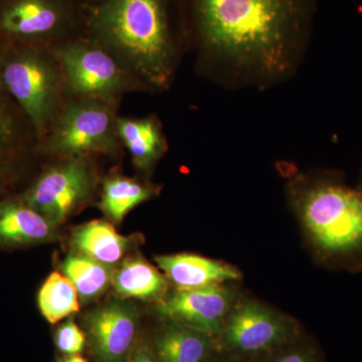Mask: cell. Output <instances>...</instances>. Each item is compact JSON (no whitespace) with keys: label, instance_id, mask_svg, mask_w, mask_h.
<instances>
[{"label":"cell","instance_id":"6da1fadb","mask_svg":"<svg viewBox=\"0 0 362 362\" xmlns=\"http://www.w3.org/2000/svg\"><path fill=\"white\" fill-rule=\"evenodd\" d=\"M199 75L226 89L265 90L303 63L316 0H178Z\"/></svg>","mask_w":362,"mask_h":362},{"label":"cell","instance_id":"7a4b0ae2","mask_svg":"<svg viewBox=\"0 0 362 362\" xmlns=\"http://www.w3.org/2000/svg\"><path fill=\"white\" fill-rule=\"evenodd\" d=\"M84 35L147 93L170 89L188 52L178 0H95L86 11Z\"/></svg>","mask_w":362,"mask_h":362},{"label":"cell","instance_id":"3957f363","mask_svg":"<svg viewBox=\"0 0 362 362\" xmlns=\"http://www.w3.org/2000/svg\"><path fill=\"white\" fill-rule=\"evenodd\" d=\"M293 204L317 249L331 258L362 252V192L337 176L295 181Z\"/></svg>","mask_w":362,"mask_h":362},{"label":"cell","instance_id":"277c9868","mask_svg":"<svg viewBox=\"0 0 362 362\" xmlns=\"http://www.w3.org/2000/svg\"><path fill=\"white\" fill-rule=\"evenodd\" d=\"M0 75L40 141L66 100L63 70L54 49L0 40Z\"/></svg>","mask_w":362,"mask_h":362},{"label":"cell","instance_id":"5b68a950","mask_svg":"<svg viewBox=\"0 0 362 362\" xmlns=\"http://www.w3.org/2000/svg\"><path fill=\"white\" fill-rule=\"evenodd\" d=\"M120 105L90 98H66L40 141V156L58 159L120 153L124 148L117 130Z\"/></svg>","mask_w":362,"mask_h":362},{"label":"cell","instance_id":"8992f818","mask_svg":"<svg viewBox=\"0 0 362 362\" xmlns=\"http://www.w3.org/2000/svg\"><path fill=\"white\" fill-rule=\"evenodd\" d=\"M52 49L63 70L66 98H90L121 104L125 95L147 93L137 78L84 35Z\"/></svg>","mask_w":362,"mask_h":362},{"label":"cell","instance_id":"52a82bcc","mask_svg":"<svg viewBox=\"0 0 362 362\" xmlns=\"http://www.w3.org/2000/svg\"><path fill=\"white\" fill-rule=\"evenodd\" d=\"M86 11L73 0H0V40L54 49L84 35Z\"/></svg>","mask_w":362,"mask_h":362},{"label":"cell","instance_id":"ba28073f","mask_svg":"<svg viewBox=\"0 0 362 362\" xmlns=\"http://www.w3.org/2000/svg\"><path fill=\"white\" fill-rule=\"evenodd\" d=\"M90 158L56 159L18 197L54 225L64 223L96 192L98 176Z\"/></svg>","mask_w":362,"mask_h":362},{"label":"cell","instance_id":"9c48e42d","mask_svg":"<svg viewBox=\"0 0 362 362\" xmlns=\"http://www.w3.org/2000/svg\"><path fill=\"white\" fill-rule=\"evenodd\" d=\"M233 299V292L221 285L178 289L158 302L157 311L173 323L209 337L218 334L223 329Z\"/></svg>","mask_w":362,"mask_h":362},{"label":"cell","instance_id":"30bf717a","mask_svg":"<svg viewBox=\"0 0 362 362\" xmlns=\"http://www.w3.org/2000/svg\"><path fill=\"white\" fill-rule=\"evenodd\" d=\"M39 145L35 128L0 75V189L23 175L28 163L40 156Z\"/></svg>","mask_w":362,"mask_h":362},{"label":"cell","instance_id":"8fae6325","mask_svg":"<svg viewBox=\"0 0 362 362\" xmlns=\"http://www.w3.org/2000/svg\"><path fill=\"white\" fill-rule=\"evenodd\" d=\"M289 333V324L282 316L258 302L245 301L230 314L225 340L233 349L259 352L284 342Z\"/></svg>","mask_w":362,"mask_h":362},{"label":"cell","instance_id":"7c38bea8","mask_svg":"<svg viewBox=\"0 0 362 362\" xmlns=\"http://www.w3.org/2000/svg\"><path fill=\"white\" fill-rule=\"evenodd\" d=\"M90 344L104 362L127 357L137 333V314L127 304L110 303L90 312L85 318Z\"/></svg>","mask_w":362,"mask_h":362},{"label":"cell","instance_id":"4fadbf2b","mask_svg":"<svg viewBox=\"0 0 362 362\" xmlns=\"http://www.w3.org/2000/svg\"><path fill=\"white\" fill-rule=\"evenodd\" d=\"M117 130L123 147L129 152L133 165L151 173L168 149V138L156 114L145 117L119 116Z\"/></svg>","mask_w":362,"mask_h":362},{"label":"cell","instance_id":"5bb4252c","mask_svg":"<svg viewBox=\"0 0 362 362\" xmlns=\"http://www.w3.org/2000/svg\"><path fill=\"white\" fill-rule=\"evenodd\" d=\"M157 266L180 290L197 289L239 280L240 272L223 262L194 254L156 257Z\"/></svg>","mask_w":362,"mask_h":362},{"label":"cell","instance_id":"9a60e30c","mask_svg":"<svg viewBox=\"0 0 362 362\" xmlns=\"http://www.w3.org/2000/svg\"><path fill=\"white\" fill-rule=\"evenodd\" d=\"M56 225L26 206L20 197L0 202V246L40 244L54 237Z\"/></svg>","mask_w":362,"mask_h":362},{"label":"cell","instance_id":"2e32d148","mask_svg":"<svg viewBox=\"0 0 362 362\" xmlns=\"http://www.w3.org/2000/svg\"><path fill=\"white\" fill-rule=\"evenodd\" d=\"M71 242L77 252L108 266L121 261L131 244L129 238L121 235L110 223L102 220L78 226L71 233Z\"/></svg>","mask_w":362,"mask_h":362},{"label":"cell","instance_id":"e0dca14e","mask_svg":"<svg viewBox=\"0 0 362 362\" xmlns=\"http://www.w3.org/2000/svg\"><path fill=\"white\" fill-rule=\"evenodd\" d=\"M160 188L147 181L111 175L102 182L99 207L112 221H121L126 214L158 194Z\"/></svg>","mask_w":362,"mask_h":362},{"label":"cell","instance_id":"ac0fdd59","mask_svg":"<svg viewBox=\"0 0 362 362\" xmlns=\"http://www.w3.org/2000/svg\"><path fill=\"white\" fill-rule=\"evenodd\" d=\"M112 284L119 296L158 302L165 297L168 286L165 276L140 258L126 259L114 273Z\"/></svg>","mask_w":362,"mask_h":362},{"label":"cell","instance_id":"d6986e66","mask_svg":"<svg viewBox=\"0 0 362 362\" xmlns=\"http://www.w3.org/2000/svg\"><path fill=\"white\" fill-rule=\"evenodd\" d=\"M209 349V335L173 323L157 340L159 362H202Z\"/></svg>","mask_w":362,"mask_h":362},{"label":"cell","instance_id":"ffe728a7","mask_svg":"<svg viewBox=\"0 0 362 362\" xmlns=\"http://www.w3.org/2000/svg\"><path fill=\"white\" fill-rule=\"evenodd\" d=\"M62 270L84 301H90L103 294L113 280L111 266L80 252L69 255L62 264Z\"/></svg>","mask_w":362,"mask_h":362},{"label":"cell","instance_id":"44dd1931","mask_svg":"<svg viewBox=\"0 0 362 362\" xmlns=\"http://www.w3.org/2000/svg\"><path fill=\"white\" fill-rule=\"evenodd\" d=\"M39 307L42 316L51 324L80 310L78 294L73 283L59 272H52L39 293Z\"/></svg>","mask_w":362,"mask_h":362},{"label":"cell","instance_id":"7402d4cb","mask_svg":"<svg viewBox=\"0 0 362 362\" xmlns=\"http://www.w3.org/2000/svg\"><path fill=\"white\" fill-rule=\"evenodd\" d=\"M56 344L66 356L80 354L85 347L86 333L70 318L57 331Z\"/></svg>","mask_w":362,"mask_h":362},{"label":"cell","instance_id":"603a6c76","mask_svg":"<svg viewBox=\"0 0 362 362\" xmlns=\"http://www.w3.org/2000/svg\"><path fill=\"white\" fill-rule=\"evenodd\" d=\"M124 362H157L151 350L146 344H141L137 349L131 350Z\"/></svg>","mask_w":362,"mask_h":362},{"label":"cell","instance_id":"cb8c5ba5","mask_svg":"<svg viewBox=\"0 0 362 362\" xmlns=\"http://www.w3.org/2000/svg\"><path fill=\"white\" fill-rule=\"evenodd\" d=\"M275 362H314V361L311 354H307L306 351L295 350L279 357Z\"/></svg>","mask_w":362,"mask_h":362},{"label":"cell","instance_id":"d4e9b609","mask_svg":"<svg viewBox=\"0 0 362 362\" xmlns=\"http://www.w3.org/2000/svg\"><path fill=\"white\" fill-rule=\"evenodd\" d=\"M58 362H89L84 357L80 354H71V356H66L63 358H59Z\"/></svg>","mask_w":362,"mask_h":362},{"label":"cell","instance_id":"484cf974","mask_svg":"<svg viewBox=\"0 0 362 362\" xmlns=\"http://www.w3.org/2000/svg\"><path fill=\"white\" fill-rule=\"evenodd\" d=\"M73 1H75L76 4H81V6L88 7L90 4H92L95 0H73Z\"/></svg>","mask_w":362,"mask_h":362},{"label":"cell","instance_id":"4316f807","mask_svg":"<svg viewBox=\"0 0 362 362\" xmlns=\"http://www.w3.org/2000/svg\"><path fill=\"white\" fill-rule=\"evenodd\" d=\"M356 188H358V189L361 190V192H362V175H361V180H359L358 185H357Z\"/></svg>","mask_w":362,"mask_h":362}]
</instances>
